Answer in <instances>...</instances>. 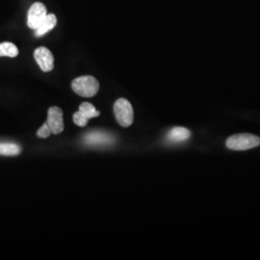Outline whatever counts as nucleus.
Instances as JSON below:
<instances>
[{
  "mask_svg": "<svg viewBox=\"0 0 260 260\" xmlns=\"http://www.w3.org/2000/svg\"><path fill=\"white\" fill-rule=\"evenodd\" d=\"M260 145V138L250 133L235 134L226 140V147L233 150H247Z\"/></svg>",
  "mask_w": 260,
  "mask_h": 260,
  "instance_id": "nucleus-2",
  "label": "nucleus"
},
{
  "mask_svg": "<svg viewBox=\"0 0 260 260\" xmlns=\"http://www.w3.org/2000/svg\"><path fill=\"white\" fill-rule=\"evenodd\" d=\"M115 141V138L105 132H91L84 136V142L88 145H93V146H105L112 144Z\"/></svg>",
  "mask_w": 260,
  "mask_h": 260,
  "instance_id": "nucleus-7",
  "label": "nucleus"
},
{
  "mask_svg": "<svg viewBox=\"0 0 260 260\" xmlns=\"http://www.w3.org/2000/svg\"><path fill=\"white\" fill-rule=\"evenodd\" d=\"M72 88L80 96L92 98L100 90L99 81L90 75H85L75 78L72 83Z\"/></svg>",
  "mask_w": 260,
  "mask_h": 260,
  "instance_id": "nucleus-1",
  "label": "nucleus"
},
{
  "mask_svg": "<svg viewBox=\"0 0 260 260\" xmlns=\"http://www.w3.org/2000/svg\"><path fill=\"white\" fill-rule=\"evenodd\" d=\"M73 119H74L75 124L80 127H83L85 125H87V123L89 121V119L87 117H85L80 111L75 112Z\"/></svg>",
  "mask_w": 260,
  "mask_h": 260,
  "instance_id": "nucleus-13",
  "label": "nucleus"
},
{
  "mask_svg": "<svg viewBox=\"0 0 260 260\" xmlns=\"http://www.w3.org/2000/svg\"><path fill=\"white\" fill-rule=\"evenodd\" d=\"M114 114L122 127H128L134 120L132 105L125 99H119L114 104Z\"/></svg>",
  "mask_w": 260,
  "mask_h": 260,
  "instance_id": "nucleus-3",
  "label": "nucleus"
},
{
  "mask_svg": "<svg viewBox=\"0 0 260 260\" xmlns=\"http://www.w3.org/2000/svg\"><path fill=\"white\" fill-rule=\"evenodd\" d=\"M34 58L41 70L45 73H48L54 68V57L47 47H40L34 51Z\"/></svg>",
  "mask_w": 260,
  "mask_h": 260,
  "instance_id": "nucleus-5",
  "label": "nucleus"
},
{
  "mask_svg": "<svg viewBox=\"0 0 260 260\" xmlns=\"http://www.w3.org/2000/svg\"><path fill=\"white\" fill-rule=\"evenodd\" d=\"M50 134H51V130L49 128L47 122L44 123V124L39 128L37 132V136L39 138H47V137L50 136Z\"/></svg>",
  "mask_w": 260,
  "mask_h": 260,
  "instance_id": "nucleus-14",
  "label": "nucleus"
},
{
  "mask_svg": "<svg viewBox=\"0 0 260 260\" xmlns=\"http://www.w3.org/2000/svg\"><path fill=\"white\" fill-rule=\"evenodd\" d=\"M47 124L51 130L52 134L58 135L64 130L63 111L59 107H51L47 112Z\"/></svg>",
  "mask_w": 260,
  "mask_h": 260,
  "instance_id": "nucleus-6",
  "label": "nucleus"
},
{
  "mask_svg": "<svg viewBox=\"0 0 260 260\" xmlns=\"http://www.w3.org/2000/svg\"><path fill=\"white\" fill-rule=\"evenodd\" d=\"M47 11L46 6L41 3H34L28 11L27 25L28 27L33 29L34 31L37 29L44 19L47 17Z\"/></svg>",
  "mask_w": 260,
  "mask_h": 260,
  "instance_id": "nucleus-4",
  "label": "nucleus"
},
{
  "mask_svg": "<svg viewBox=\"0 0 260 260\" xmlns=\"http://www.w3.org/2000/svg\"><path fill=\"white\" fill-rule=\"evenodd\" d=\"M20 152H21L20 147L16 144L0 143V154L1 155L15 156V155H19Z\"/></svg>",
  "mask_w": 260,
  "mask_h": 260,
  "instance_id": "nucleus-11",
  "label": "nucleus"
},
{
  "mask_svg": "<svg viewBox=\"0 0 260 260\" xmlns=\"http://www.w3.org/2000/svg\"><path fill=\"white\" fill-rule=\"evenodd\" d=\"M19 55V49L16 45L12 43H1L0 44V57H17Z\"/></svg>",
  "mask_w": 260,
  "mask_h": 260,
  "instance_id": "nucleus-10",
  "label": "nucleus"
},
{
  "mask_svg": "<svg viewBox=\"0 0 260 260\" xmlns=\"http://www.w3.org/2000/svg\"><path fill=\"white\" fill-rule=\"evenodd\" d=\"M191 137V132L190 130L187 129L185 127H174L173 129L170 130L168 134L167 139L170 142L173 143H180L184 142L186 140L189 139Z\"/></svg>",
  "mask_w": 260,
  "mask_h": 260,
  "instance_id": "nucleus-8",
  "label": "nucleus"
},
{
  "mask_svg": "<svg viewBox=\"0 0 260 260\" xmlns=\"http://www.w3.org/2000/svg\"><path fill=\"white\" fill-rule=\"evenodd\" d=\"M81 112L85 117H87L89 120L96 118L100 116V112L95 109V107L93 104L89 103H83L79 106V110Z\"/></svg>",
  "mask_w": 260,
  "mask_h": 260,
  "instance_id": "nucleus-12",
  "label": "nucleus"
},
{
  "mask_svg": "<svg viewBox=\"0 0 260 260\" xmlns=\"http://www.w3.org/2000/svg\"><path fill=\"white\" fill-rule=\"evenodd\" d=\"M57 23V19L54 14H47L46 19L41 23V25L35 30V35L36 37H42L46 35L47 32L52 30L55 27Z\"/></svg>",
  "mask_w": 260,
  "mask_h": 260,
  "instance_id": "nucleus-9",
  "label": "nucleus"
}]
</instances>
